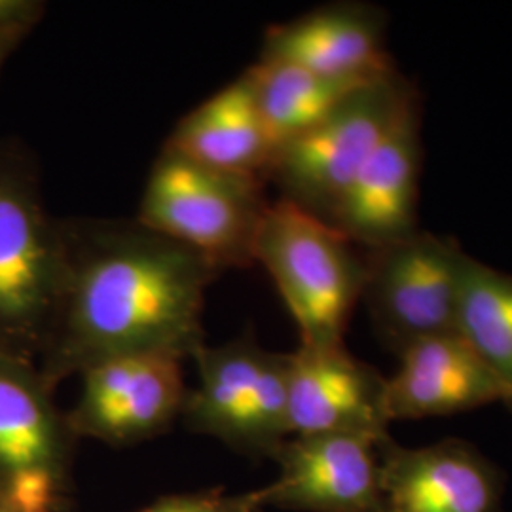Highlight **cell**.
<instances>
[{"label": "cell", "instance_id": "14", "mask_svg": "<svg viewBox=\"0 0 512 512\" xmlns=\"http://www.w3.org/2000/svg\"><path fill=\"white\" fill-rule=\"evenodd\" d=\"M385 38L387 14L380 6L332 2L272 25L258 59L332 78L370 82L395 69Z\"/></svg>", "mask_w": 512, "mask_h": 512}, {"label": "cell", "instance_id": "17", "mask_svg": "<svg viewBox=\"0 0 512 512\" xmlns=\"http://www.w3.org/2000/svg\"><path fill=\"white\" fill-rule=\"evenodd\" d=\"M245 73L253 84L256 105L275 154L319 124L349 93L368 84L260 59Z\"/></svg>", "mask_w": 512, "mask_h": 512}, {"label": "cell", "instance_id": "1", "mask_svg": "<svg viewBox=\"0 0 512 512\" xmlns=\"http://www.w3.org/2000/svg\"><path fill=\"white\" fill-rule=\"evenodd\" d=\"M67 274L38 368L57 387L122 357L194 359L203 311L220 272L137 219L61 220Z\"/></svg>", "mask_w": 512, "mask_h": 512}, {"label": "cell", "instance_id": "20", "mask_svg": "<svg viewBox=\"0 0 512 512\" xmlns=\"http://www.w3.org/2000/svg\"><path fill=\"white\" fill-rule=\"evenodd\" d=\"M46 12V4L37 0H0L2 29H35Z\"/></svg>", "mask_w": 512, "mask_h": 512}, {"label": "cell", "instance_id": "4", "mask_svg": "<svg viewBox=\"0 0 512 512\" xmlns=\"http://www.w3.org/2000/svg\"><path fill=\"white\" fill-rule=\"evenodd\" d=\"M266 184L198 164L164 145L148 171L135 219L198 253L220 274L249 268L270 205Z\"/></svg>", "mask_w": 512, "mask_h": 512}, {"label": "cell", "instance_id": "22", "mask_svg": "<svg viewBox=\"0 0 512 512\" xmlns=\"http://www.w3.org/2000/svg\"><path fill=\"white\" fill-rule=\"evenodd\" d=\"M0 512H12V511H10V509H8V507H6V505H2V503H0Z\"/></svg>", "mask_w": 512, "mask_h": 512}, {"label": "cell", "instance_id": "16", "mask_svg": "<svg viewBox=\"0 0 512 512\" xmlns=\"http://www.w3.org/2000/svg\"><path fill=\"white\" fill-rule=\"evenodd\" d=\"M165 145L198 164L266 183L275 160L247 73L186 112Z\"/></svg>", "mask_w": 512, "mask_h": 512}, {"label": "cell", "instance_id": "5", "mask_svg": "<svg viewBox=\"0 0 512 512\" xmlns=\"http://www.w3.org/2000/svg\"><path fill=\"white\" fill-rule=\"evenodd\" d=\"M418 101L397 69L357 88L275 154L268 183L277 186L281 200L327 220L359 169Z\"/></svg>", "mask_w": 512, "mask_h": 512}, {"label": "cell", "instance_id": "19", "mask_svg": "<svg viewBox=\"0 0 512 512\" xmlns=\"http://www.w3.org/2000/svg\"><path fill=\"white\" fill-rule=\"evenodd\" d=\"M266 511L264 488L228 494L224 490H203L190 494L164 495L137 512H262Z\"/></svg>", "mask_w": 512, "mask_h": 512}, {"label": "cell", "instance_id": "7", "mask_svg": "<svg viewBox=\"0 0 512 512\" xmlns=\"http://www.w3.org/2000/svg\"><path fill=\"white\" fill-rule=\"evenodd\" d=\"M37 363L0 355V503L67 512L78 437Z\"/></svg>", "mask_w": 512, "mask_h": 512}, {"label": "cell", "instance_id": "18", "mask_svg": "<svg viewBox=\"0 0 512 512\" xmlns=\"http://www.w3.org/2000/svg\"><path fill=\"white\" fill-rule=\"evenodd\" d=\"M456 332L490 368L512 412V274L465 255Z\"/></svg>", "mask_w": 512, "mask_h": 512}, {"label": "cell", "instance_id": "6", "mask_svg": "<svg viewBox=\"0 0 512 512\" xmlns=\"http://www.w3.org/2000/svg\"><path fill=\"white\" fill-rule=\"evenodd\" d=\"M198 385L188 389L184 425L249 458L274 459L289 427V353L264 349L251 332L192 359Z\"/></svg>", "mask_w": 512, "mask_h": 512}, {"label": "cell", "instance_id": "2", "mask_svg": "<svg viewBox=\"0 0 512 512\" xmlns=\"http://www.w3.org/2000/svg\"><path fill=\"white\" fill-rule=\"evenodd\" d=\"M61 220L50 217L37 165L0 147V355L37 363L65 291Z\"/></svg>", "mask_w": 512, "mask_h": 512}, {"label": "cell", "instance_id": "15", "mask_svg": "<svg viewBox=\"0 0 512 512\" xmlns=\"http://www.w3.org/2000/svg\"><path fill=\"white\" fill-rule=\"evenodd\" d=\"M503 404V389L458 332L425 338L399 355L387 378L389 420H427Z\"/></svg>", "mask_w": 512, "mask_h": 512}, {"label": "cell", "instance_id": "8", "mask_svg": "<svg viewBox=\"0 0 512 512\" xmlns=\"http://www.w3.org/2000/svg\"><path fill=\"white\" fill-rule=\"evenodd\" d=\"M365 255L361 302L385 348L399 357L425 338L456 332L467 255L456 239L418 230Z\"/></svg>", "mask_w": 512, "mask_h": 512}, {"label": "cell", "instance_id": "13", "mask_svg": "<svg viewBox=\"0 0 512 512\" xmlns=\"http://www.w3.org/2000/svg\"><path fill=\"white\" fill-rule=\"evenodd\" d=\"M387 512H499L505 478L471 442L446 439L406 448L380 442Z\"/></svg>", "mask_w": 512, "mask_h": 512}, {"label": "cell", "instance_id": "9", "mask_svg": "<svg viewBox=\"0 0 512 512\" xmlns=\"http://www.w3.org/2000/svg\"><path fill=\"white\" fill-rule=\"evenodd\" d=\"M67 412L78 439L133 446L164 435L183 416L188 387L183 361L167 355H137L93 366Z\"/></svg>", "mask_w": 512, "mask_h": 512}, {"label": "cell", "instance_id": "12", "mask_svg": "<svg viewBox=\"0 0 512 512\" xmlns=\"http://www.w3.org/2000/svg\"><path fill=\"white\" fill-rule=\"evenodd\" d=\"M387 378L346 346L289 353L291 437H389Z\"/></svg>", "mask_w": 512, "mask_h": 512}, {"label": "cell", "instance_id": "21", "mask_svg": "<svg viewBox=\"0 0 512 512\" xmlns=\"http://www.w3.org/2000/svg\"><path fill=\"white\" fill-rule=\"evenodd\" d=\"M31 31L33 29H23V27H19V29H2L0 31V71H2L4 63L21 46V42L29 37Z\"/></svg>", "mask_w": 512, "mask_h": 512}, {"label": "cell", "instance_id": "10", "mask_svg": "<svg viewBox=\"0 0 512 512\" xmlns=\"http://www.w3.org/2000/svg\"><path fill=\"white\" fill-rule=\"evenodd\" d=\"M382 440L359 435L285 440L274 456L279 475L264 486L266 509L387 512L378 450Z\"/></svg>", "mask_w": 512, "mask_h": 512}, {"label": "cell", "instance_id": "11", "mask_svg": "<svg viewBox=\"0 0 512 512\" xmlns=\"http://www.w3.org/2000/svg\"><path fill=\"white\" fill-rule=\"evenodd\" d=\"M421 162L418 101L359 169L334 203L327 222L363 251L410 238L420 230Z\"/></svg>", "mask_w": 512, "mask_h": 512}, {"label": "cell", "instance_id": "3", "mask_svg": "<svg viewBox=\"0 0 512 512\" xmlns=\"http://www.w3.org/2000/svg\"><path fill=\"white\" fill-rule=\"evenodd\" d=\"M260 264L293 315L300 348L346 346L351 315L363 300L366 255L327 220L287 202H270L256 236Z\"/></svg>", "mask_w": 512, "mask_h": 512}]
</instances>
